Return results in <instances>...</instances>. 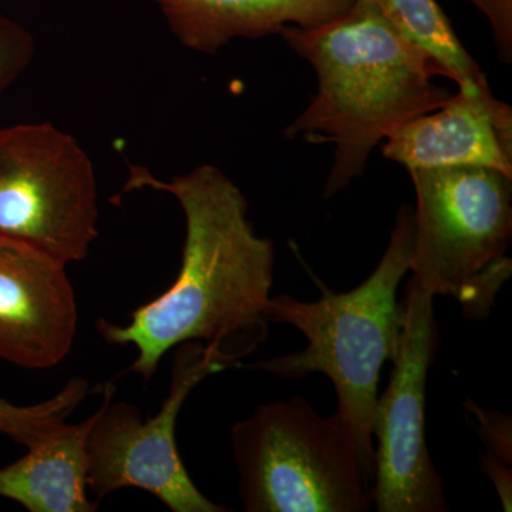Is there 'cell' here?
I'll return each instance as SVG.
<instances>
[{
  "mask_svg": "<svg viewBox=\"0 0 512 512\" xmlns=\"http://www.w3.org/2000/svg\"><path fill=\"white\" fill-rule=\"evenodd\" d=\"M413 210L412 278L433 296L456 298L481 319L510 278L512 177L487 167L409 170Z\"/></svg>",
  "mask_w": 512,
  "mask_h": 512,
  "instance_id": "obj_4",
  "label": "cell"
},
{
  "mask_svg": "<svg viewBox=\"0 0 512 512\" xmlns=\"http://www.w3.org/2000/svg\"><path fill=\"white\" fill-rule=\"evenodd\" d=\"M487 18L500 62H512V0H468Z\"/></svg>",
  "mask_w": 512,
  "mask_h": 512,
  "instance_id": "obj_17",
  "label": "cell"
},
{
  "mask_svg": "<svg viewBox=\"0 0 512 512\" xmlns=\"http://www.w3.org/2000/svg\"><path fill=\"white\" fill-rule=\"evenodd\" d=\"M413 249V208L397 212L389 245L363 284L348 292H333L322 282L315 302L291 295L266 303L269 323H286L302 332L306 349L292 355L251 363L282 379L298 380L322 373L335 387L338 413L346 421L359 450L366 476L375 477L372 420L384 363L396 359L402 342L403 305L397 292L410 271Z\"/></svg>",
  "mask_w": 512,
  "mask_h": 512,
  "instance_id": "obj_3",
  "label": "cell"
},
{
  "mask_svg": "<svg viewBox=\"0 0 512 512\" xmlns=\"http://www.w3.org/2000/svg\"><path fill=\"white\" fill-rule=\"evenodd\" d=\"M92 160L52 123L0 128V238L60 264L83 261L99 237Z\"/></svg>",
  "mask_w": 512,
  "mask_h": 512,
  "instance_id": "obj_7",
  "label": "cell"
},
{
  "mask_svg": "<svg viewBox=\"0 0 512 512\" xmlns=\"http://www.w3.org/2000/svg\"><path fill=\"white\" fill-rule=\"evenodd\" d=\"M406 291L399 353L389 386L373 410V507L379 512H447L443 478L426 437L427 377L440 342L434 296L413 278Z\"/></svg>",
  "mask_w": 512,
  "mask_h": 512,
  "instance_id": "obj_8",
  "label": "cell"
},
{
  "mask_svg": "<svg viewBox=\"0 0 512 512\" xmlns=\"http://www.w3.org/2000/svg\"><path fill=\"white\" fill-rule=\"evenodd\" d=\"M35 53L32 33L0 13V96L26 72Z\"/></svg>",
  "mask_w": 512,
  "mask_h": 512,
  "instance_id": "obj_15",
  "label": "cell"
},
{
  "mask_svg": "<svg viewBox=\"0 0 512 512\" xmlns=\"http://www.w3.org/2000/svg\"><path fill=\"white\" fill-rule=\"evenodd\" d=\"M87 394L89 382L73 377L55 396L32 406H18L0 396V434L20 446H35L63 426Z\"/></svg>",
  "mask_w": 512,
  "mask_h": 512,
  "instance_id": "obj_14",
  "label": "cell"
},
{
  "mask_svg": "<svg viewBox=\"0 0 512 512\" xmlns=\"http://www.w3.org/2000/svg\"><path fill=\"white\" fill-rule=\"evenodd\" d=\"M239 498L248 512H366L373 483L338 412L302 396L265 403L231 431Z\"/></svg>",
  "mask_w": 512,
  "mask_h": 512,
  "instance_id": "obj_5",
  "label": "cell"
},
{
  "mask_svg": "<svg viewBox=\"0 0 512 512\" xmlns=\"http://www.w3.org/2000/svg\"><path fill=\"white\" fill-rule=\"evenodd\" d=\"M466 407L470 412L476 413L478 423H480L481 439H483L488 450L485 456L511 464L512 429L510 417L498 412L481 409L470 399H467Z\"/></svg>",
  "mask_w": 512,
  "mask_h": 512,
  "instance_id": "obj_16",
  "label": "cell"
},
{
  "mask_svg": "<svg viewBox=\"0 0 512 512\" xmlns=\"http://www.w3.org/2000/svg\"><path fill=\"white\" fill-rule=\"evenodd\" d=\"M387 15L416 45L443 67L458 89L487 83V77L464 46L436 0H386Z\"/></svg>",
  "mask_w": 512,
  "mask_h": 512,
  "instance_id": "obj_13",
  "label": "cell"
},
{
  "mask_svg": "<svg viewBox=\"0 0 512 512\" xmlns=\"http://www.w3.org/2000/svg\"><path fill=\"white\" fill-rule=\"evenodd\" d=\"M66 268L0 238V359L46 370L72 352L79 309Z\"/></svg>",
  "mask_w": 512,
  "mask_h": 512,
  "instance_id": "obj_9",
  "label": "cell"
},
{
  "mask_svg": "<svg viewBox=\"0 0 512 512\" xmlns=\"http://www.w3.org/2000/svg\"><path fill=\"white\" fill-rule=\"evenodd\" d=\"M278 35L318 77V92L285 136L335 146L326 200L362 177L370 154L397 128L453 96L436 83L447 79L443 67L365 0L328 25L285 26Z\"/></svg>",
  "mask_w": 512,
  "mask_h": 512,
  "instance_id": "obj_2",
  "label": "cell"
},
{
  "mask_svg": "<svg viewBox=\"0 0 512 512\" xmlns=\"http://www.w3.org/2000/svg\"><path fill=\"white\" fill-rule=\"evenodd\" d=\"M93 414L64 423L28 453L0 468V497L30 512H94L99 503L87 490L86 440Z\"/></svg>",
  "mask_w": 512,
  "mask_h": 512,
  "instance_id": "obj_12",
  "label": "cell"
},
{
  "mask_svg": "<svg viewBox=\"0 0 512 512\" xmlns=\"http://www.w3.org/2000/svg\"><path fill=\"white\" fill-rule=\"evenodd\" d=\"M178 42L215 55L235 39L311 29L348 15L357 0H154Z\"/></svg>",
  "mask_w": 512,
  "mask_h": 512,
  "instance_id": "obj_11",
  "label": "cell"
},
{
  "mask_svg": "<svg viewBox=\"0 0 512 512\" xmlns=\"http://www.w3.org/2000/svg\"><path fill=\"white\" fill-rule=\"evenodd\" d=\"M383 156L414 168L487 167L512 177V110L488 83L458 89L384 140Z\"/></svg>",
  "mask_w": 512,
  "mask_h": 512,
  "instance_id": "obj_10",
  "label": "cell"
},
{
  "mask_svg": "<svg viewBox=\"0 0 512 512\" xmlns=\"http://www.w3.org/2000/svg\"><path fill=\"white\" fill-rule=\"evenodd\" d=\"M481 466L484 473L493 481L495 490L500 495L501 503L504 505L505 511H511L512 498V474L511 464L503 463V461L495 460L493 457L480 456Z\"/></svg>",
  "mask_w": 512,
  "mask_h": 512,
  "instance_id": "obj_18",
  "label": "cell"
},
{
  "mask_svg": "<svg viewBox=\"0 0 512 512\" xmlns=\"http://www.w3.org/2000/svg\"><path fill=\"white\" fill-rule=\"evenodd\" d=\"M365 2L373 3V5L379 6V8H382L384 12L387 13V2L386 0H365ZM389 16V15H387Z\"/></svg>",
  "mask_w": 512,
  "mask_h": 512,
  "instance_id": "obj_19",
  "label": "cell"
},
{
  "mask_svg": "<svg viewBox=\"0 0 512 512\" xmlns=\"http://www.w3.org/2000/svg\"><path fill=\"white\" fill-rule=\"evenodd\" d=\"M124 191L167 192L180 202L185 241L180 272L158 298L140 306L127 325L96 323L111 345H133L130 370L148 383L161 359L185 342L215 346L235 362L268 338L266 303L274 285L275 245L259 237L248 200L224 171L201 164L163 181L141 165H128Z\"/></svg>",
  "mask_w": 512,
  "mask_h": 512,
  "instance_id": "obj_1",
  "label": "cell"
},
{
  "mask_svg": "<svg viewBox=\"0 0 512 512\" xmlns=\"http://www.w3.org/2000/svg\"><path fill=\"white\" fill-rule=\"evenodd\" d=\"M237 365L231 356L202 342L175 348L168 396L156 416L144 420L138 407L114 402L113 383L93 413L86 440L87 490L97 503L121 488H138L173 512H228L198 490L178 453L175 429L192 389L214 373Z\"/></svg>",
  "mask_w": 512,
  "mask_h": 512,
  "instance_id": "obj_6",
  "label": "cell"
}]
</instances>
